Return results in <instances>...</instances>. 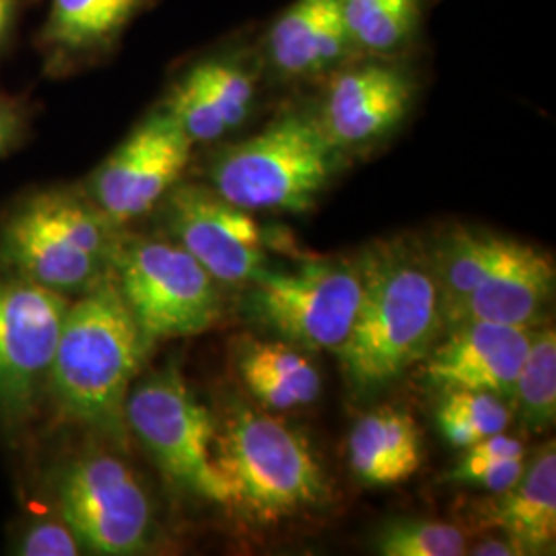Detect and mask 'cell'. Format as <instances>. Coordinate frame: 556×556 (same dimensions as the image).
<instances>
[{"mask_svg": "<svg viewBox=\"0 0 556 556\" xmlns=\"http://www.w3.org/2000/svg\"><path fill=\"white\" fill-rule=\"evenodd\" d=\"M151 349L108 277L68 305L46 390L62 418L124 441L126 397Z\"/></svg>", "mask_w": 556, "mask_h": 556, "instance_id": "cell-1", "label": "cell"}, {"mask_svg": "<svg viewBox=\"0 0 556 556\" xmlns=\"http://www.w3.org/2000/svg\"><path fill=\"white\" fill-rule=\"evenodd\" d=\"M358 264L357 316L337 355L349 383L367 394L422 361L441 330V312L429 260L406 248H386Z\"/></svg>", "mask_w": 556, "mask_h": 556, "instance_id": "cell-2", "label": "cell"}, {"mask_svg": "<svg viewBox=\"0 0 556 556\" xmlns=\"http://www.w3.org/2000/svg\"><path fill=\"white\" fill-rule=\"evenodd\" d=\"M122 227L83 186L41 188L0 225V262L60 295H83L112 277Z\"/></svg>", "mask_w": 556, "mask_h": 556, "instance_id": "cell-3", "label": "cell"}, {"mask_svg": "<svg viewBox=\"0 0 556 556\" xmlns=\"http://www.w3.org/2000/svg\"><path fill=\"white\" fill-rule=\"evenodd\" d=\"M346 160L314 112L295 110L220 149L208 167V186L248 213L301 215L316 206Z\"/></svg>", "mask_w": 556, "mask_h": 556, "instance_id": "cell-4", "label": "cell"}, {"mask_svg": "<svg viewBox=\"0 0 556 556\" xmlns=\"http://www.w3.org/2000/svg\"><path fill=\"white\" fill-rule=\"evenodd\" d=\"M217 459L233 507L256 523H277L319 507L328 480L309 443L268 413L238 406L217 431Z\"/></svg>", "mask_w": 556, "mask_h": 556, "instance_id": "cell-5", "label": "cell"}, {"mask_svg": "<svg viewBox=\"0 0 556 556\" xmlns=\"http://www.w3.org/2000/svg\"><path fill=\"white\" fill-rule=\"evenodd\" d=\"M124 418L169 482L194 497L233 507V489L217 459L219 429L178 369H161L132 388Z\"/></svg>", "mask_w": 556, "mask_h": 556, "instance_id": "cell-6", "label": "cell"}, {"mask_svg": "<svg viewBox=\"0 0 556 556\" xmlns=\"http://www.w3.org/2000/svg\"><path fill=\"white\" fill-rule=\"evenodd\" d=\"M112 278L151 344L197 337L219 321V282L174 239L122 236Z\"/></svg>", "mask_w": 556, "mask_h": 556, "instance_id": "cell-7", "label": "cell"}, {"mask_svg": "<svg viewBox=\"0 0 556 556\" xmlns=\"http://www.w3.org/2000/svg\"><path fill=\"white\" fill-rule=\"evenodd\" d=\"M250 316L278 340L301 351L338 353L357 316L361 264L305 262L295 270H262L250 282Z\"/></svg>", "mask_w": 556, "mask_h": 556, "instance_id": "cell-8", "label": "cell"}, {"mask_svg": "<svg viewBox=\"0 0 556 556\" xmlns=\"http://www.w3.org/2000/svg\"><path fill=\"white\" fill-rule=\"evenodd\" d=\"M54 505L56 516L93 555H140L151 544V501L118 456L91 452L73 457L54 482Z\"/></svg>", "mask_w": 556, "mask_h": 556, "instance_id": "cell-9", "label": "cell"}, {"mask_svg": "<svg viewBox=\"0 0 556 556\" xmlns=\"http://www.w3.org/2000/svg\"><path fill=\"white\" fill-rule=\"evenodd\" d=\"M68 298L4 268L0 273V417H31L56 353Z\"/></svg>", "mask_w": 556, "mask_h": 556, "instance_id": "cell-10", "label": "cell"}, {"mask_svg": "<svg viewBox=\"0 0 556 556\" xmlns=\"http://www.w3.org/2000/svg\"><path fill=\"white\" fill-rule=\"evenodd\" d=\"M192 151V140L160 103L101 161L83 190L124 227L160 206L181 181Z\"/></svg>", "mask_w": 556, "mask_h": 556, "instance_id": "cell-11", "label": "cell"}, {"mask_svg": "<svg viewBox=\"0 0 556 556\" xmlns=\"http://www.w3.org/2000/svg\"><path fill=\"white\" fill-rule=\"evenodd\" d=\"M418 77L402 59L355 56L326 79L314 112L346 157L392 137L417 101Z\"/></svg>", "mask_w": 556, "mask_h": 556, "instance_id": "cell-12", "label": "cell"}, {"mask_svg": "<svg viewBox=\"0 0 556 556\" xmlns=\"http://www.w3.org/2000/svg\"><path fill=\"white\" fill-rule=\"evenodd\" d=\"M160 206L167 233L217 282H252L268 268L258 220L211 186L179 181Z\"/></svg>", "mask_w": 556, "mask_h": 556, "instance_id": "cell-13", "label": "cell"}, {"mask_svg": "<svg viewBox=\"0 0 556 556\" xmlns=\"http://www.w3.org/2000/svg\"><path fill=\"white\" fill-rule=\"evenodd\" d=\"M258 50H211L186 64L169 83L161 105L192 144H211L238 130L258 98Z\"/></svg>", "mask_w": 556, "mask_h": 556, "instance_id": "cell-14", "label": "cell"}, {"mask_svg": "<svg viewBox=\"0 0 556 556\" xmlns=\"http://www.w3.org/2000/svg\"><path fill=\"white\" fill-rule=\"evenodd\" d=\"M160 0H50L34 36L41 75L79 77L114 59L132 25Z\"/></svg>", "mask_w": 556, "mask_h": 556, "instance_id": "cell-15", "label": "cell"}, {"mask_svg": "<svg viewBox=\"0 0 556 556\" xmlns=\"http://www.w3.org/2000/svg\"><path fill=\"white\" fill-rule=\"evenodd\" d=\"M447 332L420 361L425 381L439 392L478 390L509 402L534 326L470 321Z\"/></svg>", "mask_w": 556, "mask_h": 556, "instance_id": "cell-16", "label": "cell"}, {"mask_svg": "<svg viewBox=\"0 0 556 556\" xmlns=\"http://www.w3.org/2000/svg\"><path fill=\"white\" fill-rule=\"evenodd\" d=\"M256 50L262 71L287 83L328 79L358 56L340 0H295L270 23Z\"/></svg>", "mask_w": 556, "mask_h": 556, "instance_id": "cell-17", "label": "cell"}, {"mask_svg": "<svg viewBox=\"0 0 556 556\" xmlns=\"http://www.w3.org/2000/svg\"><path fill=\"white\" fill-rule=\"evenodd\" d=\"M553 289L555 264L551 256L530 243L501 238L495 258L468 299L456 326L470 321L534 326Z\"/></svg>", "mask_w": 556, "mask_h": 556, "instance_id": "cell-18", "label": "cell"}, {"mask_svg": "<svg viewBox=\"0 0 556 556\" xmlns=\"http://www.w3.org/2000/svg\"><path fill=\"white\" fill-rule=\"evenodd\" d=\"M495 495L480 519L498 528L523 555L548 553L556 538L555 441L538 452L516 484Z\"/></svg>", "mask_w": 556, "mask_h": 556, "instance_id": "cell-19", "label": "cell"}, {"mask_svg": "<svg viewBox=\"0 0 556 556\" xmlns=\"http://www.w3.org/2000/svg\"><path fill=\"white\" fill-rule=\"evenodd\" d=\"M422 445L417 422L394 406L358 420L349 438V466L367 486H394L417 475Z\"/></svg>", "mask_w": 556, "mask_h": 556, "instance_id": "cell-20", "label": "cell"}, {"mask_svg": "<svg viewBox=\"0 0 556 556\" xmlns=\"http://www.w3.org/2000/svg\"><path fill=\"white\" fill-rule=\"evenodd\" d=\"M239 376L264 410L307 406L321 394V376L309 357L282 340H245L239 346Z\"/></svg>", "mask_w": 556, "mask_h": 556, "instance_id": "cell-21", "label": "cell"}, {"mask_svg": "<svg viewBox=\"0 0 556 556\" xmlns=\"http://www.w3.org/2000/svg\"><path fill=\"white\" fill-rule=\"evenodd\" d=\"M431 0H340L358 56L406 59L415 48Z\"/></svg>", "mask_w": 556, "mask_h": 556, "instance_id": "cell-22", "label": "cell"}, {"mask_svg": "<svg viewBox=\"0 0 556 556\" xmlns=\"http://www.w3.org/2000/svg\"><path fill=\"white\" fill-rule=\"evenodd\" d=\"M501 236L459 229L443 241L431 260L438 280L441 328L452 330L478 282L497 254Z\"/></svg>", "mask_w": 556, "mask_h": 556, "instance_id": "cell-23", "label": "cell"}, {"mask_svg": "<svg viewBox=\"0 0 556 556\" xmlns=\"http://www.w3.org/2000/svg\"><path fill=\"white\" fill-rule=\"evenodd\" d=\"M511 402L528 429L548 431L556 420V334L553 326L534 328L517 371Z\"/></svg>", "mask_w": 556, "mask_h": 556, "instance_id": "cell-24", "label": "cell"}, {"mask_svg": "<svg viewBox=\"0 0 556 556\" xmlns=\"http://www.w3.org/2000/svg\"><path fill=\"white\" fill-rule=\"evenodd\" d=\"M438 425L454 447L466 450L480 439L503 433L511 422V406L505 397L478 390L441 392Z\"/></svg>", "mask_w": 556, "mask_h": 556, "instance_id": "cell-25", "label": "cell"}, {"mask_svg": "<svg viewBox=\"0 0 556 556\" xmlns=\"http://www.w3.org/2000/svg\"><path fill=\"white\" fill-rule=\"evenodd\" d=\"M466 548L462 530L441 521H394L376 540V551L383 556H462Z\"/></svg>", "mask_w": 556, "mask_h": 556, "instance_id": "cell-26", "label": "cell"}, {"mask_svg": "<svg viewBox=\"0 0 556 556\" xmlns=\"http://www.w3.org/2000/svg\"><path fill=\"white\" fill-rule=\"evenodd\" d=\"M526 470L523 457H475L464 454L447 480L459 484L482 486L491 493H501L516 484Z\"/></svg>", "mask_w": 556, "mask_h": 556, "instance_id": "cell-27", "label": "cell"}, {"mask_svg": "<svg viewBox=\"0 0 556 556\" xmlns=\"http://www.w3.org/2000/svg\"><path fill=\"white\" fill-rule=\"evenodd\" d=\"M83 544L60 516L29 523L21 534L17 553L23 556H77Z\"/></svg>", "mask_w": 556, "mask_h": 556, "instance_id": "cell-28", "label": "cell"}, {"mask_svg": "<svg viewBox=\"0 0 556 556\" xmlns=\"http://www.w3.org/2000/svg\"><path fill=\"white\" fill-rule=\"evenodd\" d=\"M34 105L23 96L0 91V160L9 157L29 139Z\"/></svg>", "mask_w": 556, "mask_h": 556, "instance_id": "cell-29", "label": "cell"}, {"mask_svg": "<svg viewBox=\"0 0 556 556\" xmlns=\"http://www.w3.org/2000/svg\"><path fill=\"white\" fill-rule=\"evenodd\" d=\"M40 0H0V66L17 48L27 15Z\"/></svg>", "mask_w": 556, "mask_h": 556, "instance_id": "cell-30", "label": "cell"}, {"mask_svg": "<svg viewBox=\"0 0 556 556\" xmlns=\"http://www.w3.org/2000/svg\"><path fill=\"white\" fill-rule=\"evenodd\" d=\"M470 555L478 556H514L523 555L519 551V546L514 544L509 538H503V540H486V542H480L475 546V551H470Z\"/></svg>", "mask_w": 556, "mask_h": 556, "instance_id": "cell-31", "label": "cell"}]
</instances>
